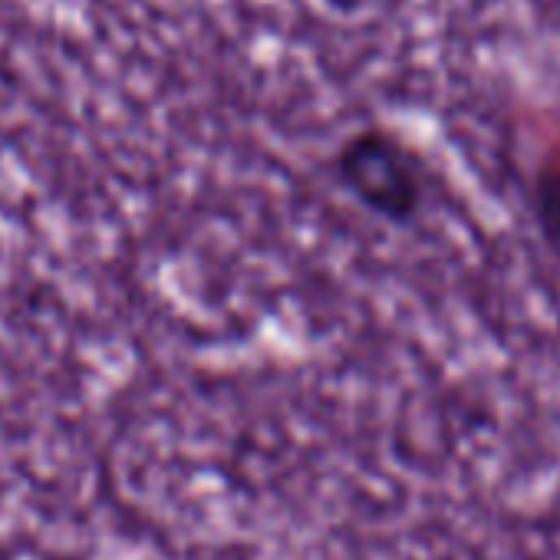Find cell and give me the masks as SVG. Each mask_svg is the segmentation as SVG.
<instances>
[{"label":"cell","instance_id":"6da1fadb","mask_svg":"<svg viewBox=\"0 0 560 560\" xmlns=\"http://www.w3.org/2000/svg\"><path fill=\"white\" fill-rule=\"evenodd\" d=\"M330 172L357 208L389 228H412L429 208V162L389 126L350 129L330 155Z\"/></svg>","mask_w":560,"mask_h":560},{"label":"cell","instance_id":"7a4b0ae2","mask_svg":"<svg viewBox=\"0 0 560 560\" xmlns=\"http://www.w3.org/2000/svg\"><path fill=\"white\" fill-rule=\"evenodd\" d=\"M320 4L330 11V14H340V18H357L363 11L373 8V0H320Z\"/></svg>","mask_w":560,"mask_h":560}]
</instances>
